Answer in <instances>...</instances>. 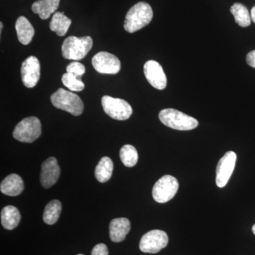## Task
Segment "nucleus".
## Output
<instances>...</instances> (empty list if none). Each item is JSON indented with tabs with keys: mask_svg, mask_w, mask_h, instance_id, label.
I'll return each instance as SVG.
<instances>
[{
	"mask_svg": "<svg viewBox=\"0 0 255 255\" xmlns=\"http://www.w3.org/2000/svg\"><path fill=\"white\" fill-rule=\"evenodd\" d=\"M113 169L112 159L109 157H102L95 168L96 179L101 183L108 182L112 177Z\"/></svg>",
	"mask_w": 255,
	"mask_h": 255,
	"instance_id": "6ab92c4d",
	"label": "nucleus"
},
{
	"mask_svg": "<svg viewBox=\"0 0 255 255\" xmlns=\"http://www.w3.org/2000/svg\"><path fill=\"white\" fill-rule=\"evenodd\" d=\"M179 182L173 176L164 175L156 182L152 188V197L156 202L164 204L168 202L177 194Z\"/></svg>",
	"mask_w": 255,
	"mask_h": 255,
	"instance_id": "423d86ee",
	"label": "nucleus"
},
{
	"mask_svg": "<svg viewBox=\"0 0 255 255\" xmlns=\"http://www.w3.org/2000/svg\"><path fill=\"white\" fill-rule=\"evenodd\" d=\"M41 135V124L36 117L23 119L16 125L13 131V137L22 142H34Z\"/></svg>",
	"mask_w": 255,
	"mask_h": 255,
	"instance_id": "39448f33",
	"label": "nucleus"
},
{
	"mask_svg": "<svg viewBox=\"0 0 255 255\" xmlns=\"http://www.w3.org/2000/svg\"><path fill=\"white\" fill-rule=\"evenodd\" d=\"M60 174V169L58 160L51 157L46 159L41 165V184L45 189H49L58 182Z\"/></svg>",
	"mask_w": 255,
	"mask_h": 255,
	"instance_id": "ddd939ff",
	"label": "nucleus"
},
{
	"mask_svg": "<svg viewBox=\"0 0 255 255\" xmlns=\"http://www.w3.org/2000/svg\"><path fill=\"white\" fill-rule=\"evenodd\" d=\"M82 255V254H79V255Z\"/></svg>",
	"mask_w": 255,
	"mask_h": 255,
	"instance_id": "7c9ffc66",
	"label": "nucleus"
},
{
	"mask_svg": "<svg viewBox=\"0 0 255 255\" xmlns=\"http://www.w3.org/2000/svg\"><path fill=\"white\" fill-rule=\"evenodd\" d=\"M231 12L234 16L236 22L241 27H248L251 23V15L248 8L241 3H235L231 6Z\"/></svg>",
	"mask_w": 255,
	"mask_h": 255,
	"instance_id": "412c9836",
	"label": "nucleus"
},
{
	"mask_svg": "<svg viewBox=\"0 0 255 255\" xmlns=\"http://www.w3.org/2000/svg\"><path fill=\"white\" fill-rule=\"evenodd\" d=\"M66 71L68 73L75 75L77 78L81 79V77L85 73V67L78 62H73L67 66Z\"/></svg>",
	"mask_w": 255,
	"mask_h": 255,
	"instance_id": "393cba45",
	"label": "nucleus"
},
{
	"mask_svg": "<svg viewBox=\"0 0 255 255\" xmlns=\"http://www.w3.org/2000/svg\"><path fill=\"white\" fill-rule=\"evenodd\" d=\"M15 28L20 43L23 45L29 44L34 36L35 31L27 18L25 16H19L16 20Z\"/></svg>",
	"mask_w": 255,
	"mask_h": 255,
	"instance_id": "dca6fc26",
	"label": "nucleus"
},
{
	"mask_svg": "<svg viewBox=\"0 0 255 255\" xmlns=\"http://www.w3.org/2000/svg\"><path fill=\"white\" fill-rule=\"evenodd\" d=\"M237 155L233 151H228L220 159L216 168V185L219 188L224 187L232 175L236 166Z\"/></svg>",
	"mask_w": 255,
	"mask_h": 255,
	"instance_id": "9d476101",
	"label": "nucleus"
},
{
	"mask_svg": "<svg viewBox=\"0 0 255 255\" xmlns=\"http://www.w3.org/2000/svg\"><path fill=\"white\" fill-rule=\"evenodd\" d=\"M246 61L250 66L255 68V50H252L248 53L247 55Z\"/></svg>",
	"mask_w": 255,
	"mask_h": 255,
	"instance_id": "bb28decb",
	"label": "nucleus"
},
{
	"mask_svg": "<svg viewBox=\"0 0 255 255\" xmlns=\"http://www.w3.org/2000/svg\"><path fill=\"white\" fill-rule=\"evenodd\" d=\"M130 230V223L126 218H118L110 223V238L114 243H121L125 240Z\"/></svg>",
	"mask_w": 255,
	"mask_h": 255,
	"instance_id": "4468645a",
	"label": "nucleus"
},
{
	"mask_svg": "<svg viewBox=\"0 0 255 255\" xmlns=\"http://www.w3.org/2000/svg\"><path fill=\"white\" fill-rule=\"evenodd\" d=\"M159 119L166 127L174 130H190L199 126V122L196 119L174 109L161 111Z\"/></svg>",
	"mask_w": 255,
	"mask_h": 255,
	"instance_id": "7ed1b4c3",
	"label": "nucleus"
},
{
	"mask_svg": "<svg viewBox=\"0 0 255 255\" xmlns=\"http://www.w3.org/2000/svg\"><path fill=\"white\" fill-rule=\"evenodd\" d=\"M72 21L63 12L57 11L53 14V18L50 22V28L51 31H55L58 36H63L68 32Z\"/></svg>",
	"mask_w": 255,
	"mask_h": 255,
	"instance_id": "aec40b11",
	"label": "nucleus"
},
{
	"mask_svg": "<svg viewBox=\"0 0 255 255\" xmlns=\"http://www.w3.org/2000/svg\"><path fill=\"white\" fill-rule=\"evenodd\" d=\"M252 231H253V233L255 235V224L253 226V228H252Z\"/></svg>",
	"mask_w": 255,
	"mask_h": 255,
	"instance_id": "c756f323",
	"label": "nucleus"
},
{
	"mask_svg": "<svg viewBox=\"0 0 255 255\" xmlns=\"http://www.w3.org/2000/svg\"><path fill=\"white\" fill-rule=\"evenodd\" d=\"M3 28V23L2 22L0 23V32L1 33V30H2Z\"/></svg>",
	"mask_w": 255,
	"mask_h": 255,
	"instance_id": "c85d7f7f",
	"label": "nucleus"
},
{
	"mask_svg": "<svg viewBox=\"0 0 255 255\" xmlns=\"http://www.w3.org/2000/svg\"><path fill=\"white\" fill-rule=\"evenodd\" d=\"M144 74L149 83L154 88L162 90L167 87V77L160 64L155 60H148L144 65Z\"/></svg>",
	"mask_w": 255,
	"mask_h": 255,
	"instance_id": "f8f14e48",
	"label": "nucleus"
},
{
	"mask_svg": "<svg viewBox=\"0 0 255 255\" xmlns=\"http://www.w3.org/2000/svg\"><path fill=\"white\" fill-rule=\"evenodd\" d=\"M62 204L58 200L50 201L47 204L43 212V221L48 225H53L59 219L61 213Z\"/></svg>",
	"mask_w": 255,
	"mask_h": 255,
	"instance_id": "4be33fe9",
	"label": "nucleus"
},
{
	"mask_svg": "<svg viewBox=\"0 0 255 255\" xmlns=\"http://www.w3.org/2000/svg\"><path fill=\"white\" fill-rule=\"evenodd\" d=\"M60 1V0H38L32 5V11L39 15L42 19H48L58 9Z\"/></svg>",
	"mask_w": 255,
	"mask_h": 255,
	"instance_id": "f3484780",
	"label": "nucleus"
},
{
	"mask_svg": "<svg viewBox=\"0 0 255 255\" xmlns=\"http://www.w3.org/2000/svg\"><path fill=\"white\" fill-rule=\"evenodd\" d=\"M50 101L55 108L65 111L75 117L81 115L83 112V102L80 97L63 88L58 89L53 93Z\"/></svg>",
	"mask_w": 255,
	"mask_h": 255,
	"instance_id": "20e7f679",
	"label": "nucleus"
},
{
	"mask_svg": "<svg viewBox=\"0 0 255 255\" xmlns=\"http://www.w3.org/2000/svg\"><path fill=\"white\" fill-rule=\"evenodd\" d=\"M92 46L93 41L90 36L68 37L62 46V55L65 59L78 61L86 56Z\"/></svg>",
	"mask_w": 255,
	"mask_h": 255,
	"instance_id": "f03ea898",
	"label": "nucleus"
},
{
	"mask_svg": "<svg viewBox=\"0 0 255 255\" xmlns=\"http://www.w3.org/2000/svg\"><path fill=\"white\" fill-rule=\"evenodd\" d=\"M152 17L153 11L150 5L140 1L133 5L128 11L124 21V28L128 33H134L148 25Z\"/></svg>",
	"mask_w": 255,
	"mask_h": 255,
	"instance_id": "f257e3e1",
	"label": "nucleus"
},
{
	"mask_svg": "<svg viewBox=\"0 0 255 255\" xmlns=\"http://www.w3.org/2000/svg\"><path fill=\"white\" fill-rule=\"evenodd\" d=\"M21 75L25 87L33 88L36 86L41 75V65L36 57L29 56L23 62Z\"/></svg>",
	"mask_w": 255,
	"mask_h": 255,
	"instance_id": "9b49d317",
	"label": "nucleus"
},
{
	"mask_svg": "<svg viewBox=\"0 0 255 255\" xmlns=\"http://www.w3.org/2000/svg\"><path fill=\"white\" fill-rule=\"evenodd\" d=\"M120 157L126 167H132L137 164L138 154L135 147L130 145H125L121 149Z\"/></svg>",
	"mask_w": 255,
	"mask_h": 255,
	"instance_id": "5701e85b",
	"label": "nucleus"
},
{
	"mask_svg": "<svg viewBox=\"0 0 255 255\" xmlns=\"http://www.w3.org/2000/svg\"><path fill=\"white\" fill-rule=\"evenodd\" d=\"M24 189L23 179L16 174L7 176L0 185V190L2 194L9 196H16L21 194Z\"/></svg>",
	"mask_w": 255,
	"mask_h": 255,
	"instance_id": "2eb2a0df",
	"label": "nucleus"
},
{
	"mask_svg": "<svg viewBox=\"0 0 255 255\" xmlns=\"http://www.w3.org/2000/svg\"><path fill=\"white\" fill-rule=\"evenodd\" d=\"M92 255H109L108 248L106 245L100 243L93 248Z\"/></svg>",
	"mask_w": 255,
	"mask_h": 255,
	"instance_id": "a878e982",
	"label": "nucleus"
},
{
	"mask_svg": "<svg viewBox=\"0 0 255 255\" xmlns=\"http://www.w3.org/2000/svg\"><path fill=\"white\" fill-rule=\"evenodd\" d=\"M251 19L255 23V6L251 10Z\"/></svg>",
	"mask_w": 255,
	"mask_h": 255,
	"instance_id": "cd10ccee",
	"label": "nucleus"
},
{
	"mask_svg": "<svg viewBox=\"0 0 255 255\" xmlns=\"http://www.w3.org/2000/svg\"><path fill=\"white\" fill-rule=\"evenodd\" d=\"M102 105L105 113L116 120H127L132 113L131 106L122 99L104 96L102 99Z\"/></svg>",
	"mask_w": 255,
	"mask_h": 255,
	"instance_id": "0eeeda50",
	"label": "nucleus"
},
{
	"mask_svg": "<svg viewBox=\"0 0 255 255\" xmlns=\"http://www.w3.org/2000/svg\"><path fill=\"white\" fill-rule=\"evenodd\" d=\"M62 82L67 88L71 91L80 92L85 88V85L81 79L77 78L70 73H65L62 77Z\"/></svg>",
	"mask_w": 255,
	"mask_h": 255,
	"instance_id": "b1692460",
	"label": "nucleus"
},
{
	"mask_svg": "<svg viewBox=\"0 0 255 255\" xmlns=\"http://www.w3.org/2000/svg\"><path fill=\"white\" fill-rule=\"evenodd\" d=\"M92 63L96 71L102 74L115 75L121 70L120 60L108 52L102 51L97 53L92 58Z\"/></svg>",
	"mask_w": 255,
	"mask_h": 255,
	"instance_id": "1a4fd4ad",
	"label": "nucleus"
},
{
	"mask_svg": "<svg viewBox=\"0 0 255 255\" xmlns=\"http://www.w3.org/2000/svg\"><path fill=\"white\" fill-rule=\"evenodd\" d=\"M21 221L19 211L14 206H6L1 211V223L6 230L14 229Z\"/></svg>",
	"mask_w": 255,
	"mask_h": 255,
	"instance_id": "a211bd4d",
	"label": "nucleus"
},
{
	"mask_svg": "<svg viewBox=\"0 0 255 255\" xmlns=\"http://www.w3.org/2000/svg\"><path fill=\"white\" fill-rule=\"evenodd\" d=\"M168 243L167 233L160 230H152L142 236L139 248L142 253L155 254L166 248Z\"/></svg>",
	"mask_w": 255,
	"mask_h": 255,
	"instance_id": "6e6552de",
	"label": "nucleus"
}]
</instances>
